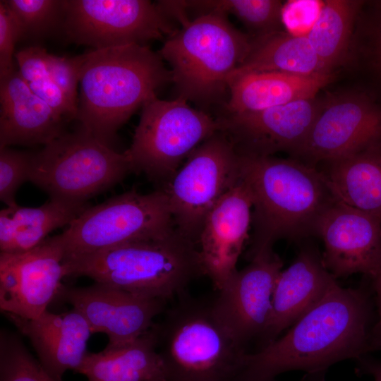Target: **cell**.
<instances>
[{"label": "cell", "instance_id": "1", "mask_svg": "<svg viewBox=\"0 0 381 381\" xmlns=\"http://www.w3.org/2000/svg\"><path fill=\"white\" fill-rule=\"evenodd\" d=\"M372 306L365 290L336 284L287 332L246 353L236 381H275L285 372L320 375L334 363L358 360L381 349L370 327Z\"/></svg>", "mask_w": 381, "mask_h": 381}, {"label": "cell", "instance_id": "2", "mask_svg": "<svg viewBox=\"0 0 381 381\" xmlns=\"http://www.w3.org/2000/svg\"><path fill=\"white\" fill-rule=\"evenodd\" d=\"M238 157L253 200L248 260L279 239L318 236L322 215L337 200L320 169L294 158Z\"/></svg>", "mask_w": 381, "mask_h": 381}, {"label": "cell", "instance_id": "3", "mask_svg": "<svg viewBox=\"0 0 381 381\" xmlns=\"http://www.w3.org/2000/svg\"><path fill=\"white\" fill-rule=\"evenodd\" d=\"M169 82L171 71L147 45L89 51L80 78L75 120L113 147L119 129Z\"/></svg>", "mask_w": 381, "mask_h": 381}, {"label": "cell", "instance_id": "4", "mask_svg": "<svg viewBox=\"0 0 381 381\" xmlns=\"http://www.w3.org/2000/svg\"><path fill=\"white\" fill-rule=\"evenodd\" d=\"M66 277H87L129 293L167 301L204 275L198 245L176 230L159 238L66 258Z\"/></svg>", "mask_w": 381, "mask_h": 381}, {"label": "cell", "instance_id": "5", "mask_svg": "<svg viewBox=\"0 0 381 381\" xmlns=\"http://www.w3.org/2000/svg\"><path fill=\"white\" fill-rule=\"evenodd\" d=\"M250 44V36L236 29L226 14L210 12L181 25L158 54L171 68L176 97L207 111L213 105L226 104L229 79Z\"/></svg>", "mask_w": 381, "mask_h": 381}, {"label": "cell", "instance_id": "6", "mask_svg": "<svg viewBox=\"0 0 381 381\" xmlns=\"http://www.w3.org/2000/svg\"><path fill=\"white\" fill-rule=\"evenodd\" d=\"M186 293L152 326L166 381H236L246 352L219 322L211 303Z\"/></svg>", "mask_w": 381, "mask_h": 381}, {"label": "cell", "instance_id": "7", "mask_svg": "<svg viewBox=\"0 0 381 381\" xmlns=\"http://www.w3.org/2000/svg\"><path fill=\"white\" fill-rule=\"evenodd\" d=\"M131 171L127 156L80 128L64 132L32 155L29 181L50 199L83 202Z\"/></svg>", "mask_w": 381, "mask_h": 381}, {"label": "cell", "instance_id": "8", "mask_svg": "<svg viewBox=\"0 0 381 381\" xmlns=\"http://www.w3.org/2000/svg\"><path fill=\"white\" fill-rule=\"evenodd\" d=\"M219 131L215 117L185 99L155 97L142 107L130 147L124 151L131 171L165 185L182 161Z\"/></svg>", "mask_w": 381, "mask_h": 381}, {"label": "cell", "instance_id": "9", "mask_svg": "<svg viewBox=\"0 0 381 381\" xmlns=\"http://www.w3.org/2000/svg\"><path fill=\"white\" fill-rule=\"evenodd\" d=\"M176 230L162 188L132 190L87 207L59 234L64 258L164 237Z\"/></svg>", "mask_w": 381, "mask_h": 381}, {"label": "cell", "instance_id": "10", "mask_svg": "<svg viewBox=\"0 0 381 381\" xmlns=\"http://www.w3.org/2000/svg\"><path fill=\"white\" fill-rule=\"evenodd\" d=\"M239 179L238 155L218 131L198 146L161 187L178 231L198 245L207 214Z\"/></svg>", "mask_w": 381, "mask_h": 381}, {"label": "cell", "instance_id": "11", "mask_svg": "<svg viewBox=\"0 0 381 381\" xmlns=\"http://www.w3.org/2000/svg\"><path fill=\"white\" fill-rule=\"evenodd\" d=\"M177 28L147 0H64L61 31L71 43L94 49L146 45Z\"/></svg>", "mask_w": 381, "mask_h": 381}, {"label": "cell", "instance_id": "12", "mask_svg": "<svg viewBox=\"0 0 381 381\" xmlns=\"http://www.w3.org/2000/svg\"><path fill=\"white\" fill-rule=\"evenodd\" d=\"M381 140V107L366 93L349 91L324 99L294 159L316 167Z\"/></svg>", "mask_w": 381, "mask_h": 381}, {"label": "cell", "instance_id": "13", "mask_svg": "<svg viewBox=\"0 0 381 381\" xmlns=\"http://www.w3.org/2000/svg\"><path fill=\"white\" fill-rule=\"evenodd\" d=\"M249 261L211 302L219 322L246 353L250 343L255 339L260 343L265 332L274 286L283 266L273 248L258 253Z\"/></svg>", "mask_w": 381, "mask_h": 381}, {"label": "cell", "instance_id": "14", "mask_svg": "<svg viewBox=\"0 0 381 381\" xmlns=\"http://www.w3.org/2000/svg\"><path fill=\"white\" fill-rule=\"evenodd\" d=\"M59 235L26 252H0V308L4 314L35 318L56 298L66 277Z\"/></svg>", "mask_w": 381, "mask_h": 381}, {"label": "cell", "instance_id": "15", "mask_svg": "<svg viewBox=\"0 0 381 381\" xmlns=\"http://www.w3.org/2000/svg\"><path fill=\"white\" fill-rule=\"evenodd\" d=\"M324 99L316 96L259 111L221 113L219 131L241 156H272L279 152L294 155L305 140Z\"/></svg>", "mask_w": 381, "mask_h": 381}, {"label": "cell", "instance_id": "16", "mask_svg": "<svg viewBox=\"0 0 381 381\" xmlns=\"http://www.w3.org/2000/svg\"><path fill=\"white\" fill-rule=\"evenodd\" d=\"M57 298L78 311L92 334H105L107 347L121 346L143 335L164 312L167 303L96 282L83 287L63 284Z\"/></svg>", "mask_w": 381, "mask_h": 381}, {"label": "cell", "instance_id": "17", "mask_svg": "<svg viewBox=\"0 0 381 381\" xmlns=\"http://www.w3.org/2000/svg\"><path fill=\"white\" fill-rule=\"evenodd\" d=\"M326 269L336 278L362 273L373 278L381 266V222L337 199L318 229Z\"/></svg>", "mask_w": 381, "mask_h": 381}, {"label": "cell", "instance_id": "18", "mask_svg": "<svg viewBox=\"0 0 381 381\" xmlns=\"http://www.w3.org/2000/svg\"><path fill=\"white\" fill-rule=\"evenodd\" d=\"M252 208L251 194L240 177L205 217L198 247L203 274L217 291L238 270V260L249 236Z\"/></svg>", "mask_w": 381, "mask_h": 381}, {"label": "cell", "instance_id": "19", "mask_svg": "<svg viewBox=\"0 0 381 381\" xmlns=\"http://www.w3.org/2000/svg\"><path fill=\"white\" fill-rule=\"evenodd\" d=\"M336 284V278L326 269L316 249L303 247L277 278L269 320L258 349L278 338L320 302Z\"/></svg>", "mask_w": 381, "mask_h": 381}, {"label": "cell", "instance_id": "20", "mask_svg": "<svg viewBox=\"0 0 381 381\" xmlns=\"http://www.w3.org/2000/svg\"><path fill=\"white\" fill-rule=\"evenodd\" d=\"M4 315L29 339L39 361L56 380L62 381L66 371L79 368L92 332L78 311L72 308L55 313L47 310L35 318Z\"/></svg>", "mask_w": 381, "mask_h": 381}, {"label": "cell", "instance_id": "21", "mask_svg": "<svg viewBox=\"0 0 381 381\" xmlns=\"http://www.w3.org/2000/svg\"><path fill=\"white\" fill-rule=\"evenodd\" d=\"M0 147L45 145L64 131L66 119L36 95L16 68L0 78Z\"/></svg>", "mask_w": 381, "mask_h": 381}, {"label": "cell", "instance_id": "22", "mask_svg": "<svg viewBox=\"0 0 381 381\" xmlns=\"http://www.w3.org/2000/svg\"><path fill=\"white\" fill-rule=\"evenodd\" d=\"M334 75H301L279 72L233 73L222 113L259 111L316 96Z\"/></svg>", "mask_w": 381, "mask_h": 381}, {"label": "cell", "instance_id": "23", "mask_svg": "<svg viewBox=\"0 0 381 381\" xmlns=\"http://www.w3.org/2000/svg\"><path fill=\"white\" fill-rule=\"evenodd\" d=\"M320 170L335 196L381 222V140Z\"/></svg>", "mask_w": 381, "mask_h": 381}, {"label": "cell", "instance_id": "24", "mask_svg": "<svg viewBox=\"0 0 381 381\" xmlns=\"http://www.w3.org/2000/svg\"><path fill=\"white\" fill-rule=\"evenodd\" d=\"M76 373L87 381H166L152 327L130 343L88 351Z\"/></svg>", "mask_w": 381, "mask_h": 381}, {"label": "cell", "instance_id": "25", "mask_svg": "<svg viewBox=\"0 0 381 381\" xmlns=\"http://www.w3.org/2000/svg\"><path fill=\"white\" fill-rule=\"evenodd\" d=\"M87 207V203L50 199L37 207L18 205L0 211V250L18 253L41 244L54 230L68 226Z\"/></svg>", "mask_w": 381, "mask_h": 381}, {"label": "cell", "instance_id": "26", "mask_svg": "<svg viewBox=\"0 0 381 381\" xmlns=\"http://www.w3.org/2000/svg\"><path fill=\"white\" fill-rule=\"evenodd\" d=\"M279 72L301 75L325 71L306 35L283 31L251 38L250 50L233 73Z\"/></svg>", "mask_w": 381, "mask_h": 381}, {"label": "cell", "instance_id": "27", "mask_svg": "<svg viewBox=\"0 0 381 381\" xmlns=\"http://www.w3.org/2000/svg\"><path fill=\"white\" fill-rule=\"evenodd\" d=\"M364 1L327 0L306 35L328 73L348 60L355 25Z\"/></svg>", "mask_w": 381, "mask_h": 381}, {"label": "cell", "instance_id": "28", "mask_svg": "<svg viewBox=\"0 0 381 381\" xmlns=\"http://www.w3.org/2000/svg\"><path fill=\"white\" fill-rule=\"evenodd\" d=\"M188 13L196 16L210 12L232 14L248 29L250 38L281 31L284 5L278 0L185 1Z\"/></svg>", "mask_w": 381, "mask_h": 381}, {"label": "cell", "instance_id": "29", "mask_svg": "<svg viewBox=\"0 0 381 381\" xmlns=\"http://www.w3.org/2000/svg\"><path fill=\"white\" fill-rule=\"evenodd\" d=\"M48 52L40 46H30L15 54L18 72L31 90L66 121L75 119L77 109L52 80L47 64Z\"/></svg>", "mask_w": 381, "mask_h": 381}, {"label": "cell", "instance_id": "30", "mask_svg": "<svg viewBox=\"0 0 381 381\" xmlns=\"http://www.w3.org/2000/svg\"><path fill=\"white\" fill-rule=\"evenodd\" d=\"M367 4L358 15L348 60L356 61L381 85V1Z\"/></svg>", "mask_w": 381, "mask_h": 381}, {"label": "cell", "instance_id": "31", "mask_svg": "<svg viewBox=\"0 0 381 381\" xmlns=\"http://www.w3.org/2000/svg\"><path fill=\"white\" fill-rule=\"evenodd\" d=\"M64 0H5L20 26L22 39H42L61 31Z\"/></svg>", "mask_w": 381, "mask_h": 381}, {"label": "cell", "instance_id": "32", "mask_svg": "<svg viewBox=\"0 0 381 381\" xmlns=\"http://www.w3.org/2000/svg\"><path fill=\"white\" fill-rule=\"evenodd\" d=\"M0 381H59L24 345L18 334L0 332Z\"/></svg>", "mask_w": 381, "mask_h": 381}, {"label": "cell", "instance_id": "33", "mask_svg": "<svg viewBox=\"0 0 381 381\" xmlns=\"http://www.w3.org/2000/svg\"><path fill=\"white\" fill-rule=\"evenodd\" d=\"M32 154L0 147V200L6 207L18 205L16 194L29 181Z\"/></svg>", "mask_w": 381, "mask_h": 381}, {"label": "cell", "instance_id": "34", "mask_svg": "<svg viewBox=\"0 0 381 381\" xmlns=\"http://www.w3.org/2000/svg\"><path fill=\"white\" fill-rule=\"evenodd\" d=\"M87 56L88 52L73 57L58 56L48 53L46 59L52 80L77 109L78 85Z\"/></svg>", "mask_w": 381, "mask_h": 381}, {"label": "cell", "instance_id": "35", "mask_svg": "<svg viewBox=\"0 0 381 381\" xmlns=\"http://www.w3.org/2000/svg\"><path fill=\"white\" fill-rule=\"evenodd\" d=\"M22 40L20 26L5 1H0V78L15 69L16 44Z\"/></svg>", "mask_w": 381, "mask_h": 381}, {"label": "cell", "instance_id": "36", "mask_svg": "<svg viewBox=\"0 0 381 381\" xmlns=\"http://www.w3.org/2000/svg\"><path fill=\"white\" fill-rule=\"evenodd\" d=\"M359 372L371 375L374 381H381V362L363 356L359 358Z\"/></svg>", "mask_w": 381, "mask_h": 381}, {"label": "cell", "instance_id": "37", "mask_svg": "<svg viewBox=\"0 0 381 381\" xmlns=\"http://www.w3.org/2000/svg\"><path fill=\"white\" fill-rule=\"evenodd\" d=\"M374 280V289L377 295L378 306V320L373 328V333L375 339L381 344V266L373 278Z\"/></svg>", "mask_w": 381, "mask_h": 381}]
</instances>
